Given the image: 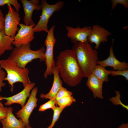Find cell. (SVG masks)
Segmentation results:
<instances>
[{
  "label": "cell",
  "mask_w": 128,
  "mask_h": 128,
  "mask_svg": "<svg viewBox=\"0 0 128 128\" xmlns=\"http://www.w3.org/2000/svg\"></svg>",
  "instance_id": "obj_35"
},
{
  "label": "cell",
  "mask_w": 128,
  "mask_h": 128,
  "mask_svg": "<svg viewBox=\"0 0 128 128\" xmlns=\"http://www.w3.org/2000/svg\"><path fill=\"white\" fill-rule=\"evenodd\" d=\"M44 13L42 12L40 19L33 28V31L35 33L44 31L47 32L49 30L48 24L50 19Z\"/></svg>",
  "instance_id": "obj_20"
},
{
  "label": "cell",
  "mask_w": 128,
  "mask_h": 128,
  "mask_svg": "<svg viewBox=\"0 0 128 128\" xmlns=\"http://www.w3.org/2000/svg\"><path fill=\"white\" fill-rule=\"evenodd\" d=\"M13 108H8V112L6 117L0 120L2 127L1 128H24L25 126L22 120L17 119L14 115Z\"/></svg>",
  "instance_id": "obj_15"
},
{
  "label": "cell",
  "mask_w": 128,
  "mask_h": 128,
  "mask_svg": "<svg viewBox=\"0 0 128 128\" xmlns=\"http://www.w3.org/2000/svg\"><path fill=\"white\" fill-rule=\"evenodd\" d=\"M35 25V23L27 26L20 23V28L14 38L12 45L15 47H18L30 43L35 38L33 28Z\"/></svg>",
  "instance_id": "obj_8"
},
{
  "label": "cell",
  "mask_w": 128,
  "mask_h": 128,
  "mask_svg": "<svg viewBox=\"0 0 128 128\" xmlns=\"http://www.w3.org/2000/svg\"><path fill=\"white\" fill-rule=\"evenodd\" d=\"M24 128H33L32 127L30 124H29L27 126V127H25Z\"/></svg>",
  "instance_id": "obj_33"
},
{
  "label": "cell",
  "mask_w": 128,
  "mask_h": 128,
  "mask_svg": "<svg viewBox=\"0 0 128 128\" xmlns=\"http://www.w3.org/2000/svg\"><path fill=\"white\" fill-rule=\"evenodd\" d=\"M110 74L113 76L121 75L124 77L128 80V69L122 70H110Z\"/></svg>",
  "instance_id": "obj_27"
},
{
  "label": "cell",
  "mask_w": 128,
  "mask_h": 128,
  "mask_svg": "<svg viewBox=\"0 0 128 128\" xmlns=\"http://www.w3.org/2000/svg\"><path fill=\"white\" fill-rule=\"evenodd\" d=\"M86 84L89 89L92 92L94 97L103 99V84L101 82L92 74L87 77Z\"/></svg>",
  "instance_id": "obj_16"
},
{
  "label": "cell",
  "mask_w": 128,
  "mask_h": 128,
  "mask_svg": "<svg viewBox=\"0 0 128 128\" xmlns=\"http://www.w3.org/2000/svg\"><path fill=\"white\" fill-rule=\"evenodd\" d=\"M0 66L4 69L7 73L5 80L8 81L11 86L10 91H14V84L19 82L22 83L24 87L31 83L28 74L29 72L27 68L20 67L13 60L8 58L0 60Z\"/></svg>",
  "instance_id": "obj_3"
},
{
  "label": "cell",
  "mask_w": 128,
  "mask_h": 128,
  "mask_svg": "<svg viewBox=\"0 0 128 128\" xmlns=\"http://www.w3.org/2000/svg\"><path fill=\"white\" fill-rule=\"evenodd\" d=\"M34 82H31L23 89L17 94L9 97H3L0 95V101L5 100L7 101L5 104L6 106H9L12 104L17 103L20 105L22 107L24 105L27 98L29 97L30 92L35 86Z\"/></svg>",
  "instance_id": "obj_11"
},
{
  "label": "cell",
  "mask_w": 128,
  "mask_h": 128,
  "mask_svg": "<svg viewBox=\"0 0 128 128\" xmlns=\"http://www.w3.org/2000/svg\"><path fill=\"white\" fill-rule=\"evenodd\" d=\"M6 73L0 66V92L2 91V88L4 87L6 84L3 81L6 77Z\"/></svg>",
  "instance_id": "obj_29"
},
{
  "label": "cell",
  "mask_w": 128,
  "mask_h": 128,
  "mask_svg": "<svg viewBox=\"0 0 128 128\" xmlns=\"http://www.w3.org/2000/svg\"><path fill=\"white\" fill-rule=\"evenodd\" d=\"M8 4L12 5L17 11H19L21 5L18 3L17 0H0V6H3Z\"/></svg>",
  "instance_id": "obj_26"
},
{
  "label": "cell",
  "mask_w": 128,
  "mask_h": 128,
  "mask_svg": "<svg viewBox=\"0 0 128 128\" xmlns=\"http://www.w3.org/2000/svg\"><path fill=\"white\" fill-rule=\"evenodd\" d=\"M31 43L23 45L13 48L8 58L16 62L20 67L25 68L33 60L39 59L41 62L45 61L46 49L44 46L40 49L33 50L30 48Z\"/></svg>",
  "instance_id": "obj_4"
},
{
  "label": "cell",
  "mask_w": 128,
  "mask_h": 128,
  "mask_svg": "<svg viewBox=\"0 0 128 128\" xmlns=\"http://www.w3.org/2000/svg\"><path fill=\"white\" fill-rule=\"evenodd\" d=\"M0 106H3V105L1 101H0Z\"/></svg>",
  "instance_id": "obj_34"
},
{
  "label": "cell",
  "mask_w": 128,
  "mask_h": 128,
  "mask_svg": "<svg viewBox=\"0 0 128 128\" xmlns=\"http://www.w3.org/2000/svg\"><path fill=\"white\" fill-rule=\"evenodd\" d=\"M112 44L110 48L109 55L106 59L97 61V64L105 68L110 66L112 67L114 70H122L128 69V64L125 61L121 62L117 59L115 57L113 51V45L114 39L112 40Z\"/></svg>",
  "instance_id": "obj_12"
},
{
  "label": "cell",
  "mask_w": 128,
  "mask_h": 128,
  "mask_svg": "<svg viewBox=\"0 0 128 128\" xmlns=\"http://www.w3.org/2000/svg\"><path fill=\"white\" fill-rule=\"evenodd\" d=\"M115 92L116 94V96L114 97H112L111 98H110L109 99L110 101L113 104L115 105H121L123 108L128 110V105H125L121 101L120 99L121 96L120 92L116 91H115Z\"/></svg>",
  "instance_id": "obj_24"
},
{
  "label": "cell",
  "mask_w": 128,
  "mask_h": 128,
  "mask_svg": "<svg viewBox=\"0 0 128 128\" xmlns=\"http://www.w3.org/2000/svg\"><path fill=\"white\" fill-rule=\"evenodd\" d=\"M24 9L25 15L23 17L24 24L27 26L33 25L35 23L32 18L33 11L35 10H41L40 1L38 0H21Z\"/></svg>",
  "instance_id": "obj_13"
},
{
  "label": "cell",
  "mask_w": 128,
  "mask_h": 128,
  "mask_svg": "<svg viewBox=\"0 0 128 128\" xmlns=\"http://www.w3.org/2000/svg\"><path fill=\"white\" fill-rule=\"evenodd\" d=\"M55 27V25H53L50 27L47 32L45 41L46 47L45 56L46 69L44 73V77L45 78H47L49 75L52 74V69L56 66L53 55L54 47L56 41L54 34Z\"/></svg>",
  "instance_id": "obj_5"
},
{
  "label": "cell",
  "mask_w": 128,
  "mask_h": 128,
  "mask_svg": "<svg viewBox=\"0 0 128 128\" xmlns=\"http://www.w3.org/2000/svg\"><path fill=\"white\" fill-rule=\"evenodd\" d=\"M55 65L60 77L68 85L75 86L82 81L83 77V73L72 49L60 52Z\"/></svg>",
  "instance_id": "obj_1"
},
{
  "label": "cell",
  "mask_w": 128,
  "mask_h": 128,
  "mask_svg": "<svg viewBox=\"0 0 128 128\" xmlns=\"http://www.w3.org/2000/svg\"><path fill=\"white\" fill-rule=\"evenodd\" d=\"M64 3L61 1H59L54 4H48L46 0H41L40 5L41 10L49 18L56 11H58L64 7Z\"/></svg>",
  "instance_id": "obj_17"
},
{
  "label": "cell",
  "mask_w": 128,
  "mask_h": 128,
  "mask_svg": "<svg viewBox=\"0 0 128 128\" xmlns=\"http://www.w3.org/2000/svg\"><path fill=\"white\" fill-rule=\"evenodd\" d=\"M110 1L112 4V9H114L118 4H121L125 8L128 9V0H111Z\"/></svg>",
  "instance_id": "obj_28"
},
{
  "label": "cell",
  "mask_w": 128,
  "mask_h": 128,
  "mask_svg": "<svg viewBox=\"0 0 128 128\" xmlns=\"http://www.w3.org/2000/svg\"><path fill=\"white\" fill-rule=\"evenodd\" d=\"M8 11L5 18L4 30L6 35L14 38L19 29L18 26L21 18L18 12L11 6L7 5Z\"/></svg>",
  "instance_id": "obj_6"
},
{
  "label": "cell",
  "mask_w": 128,
  "mask_h": 128,
  "mask_svg": "<svg viewBox=\"0 0 128 128\" xmlns=\"http://www.w3.org/2000/svg\"><path fill=\"white\" fill-rule=\"evenodd\" d=\"M65 108L64 107L55 106L52 109L53 114L50 124L46 128H53L56 122L59 119L61 112Z\"/></svg>",
  "instance_id": "obj_22"
},
{
  "label": "cell",
  "mask_w": 128,
  "mask_h": 128,
  "mask_svg": "<svg viewBox=\"0 0 128 128\" xmlns=\"http://www.w3.org/2000/svg\"><path fill=\"white\" fill-rule=\"evenodd\" d=\"M110 70L106 69L105 68L98 64H97L92 71L91 74L94 75L101 82H107L108 76L110 74Z\"/></svg>",
  "instance_id": "obj_19"
},
{
  "label": "cell",
  "mask_w": 128,
  "mask_h": 128,
  "mask_svg": "<svg viewBox=\"0 0 128 128\" xmlns=\"http://www.w3.org/2000/svg\"><path fill=\"white\" fill-rule=\"evenodd\" d=\"M66 28L67 31V36L70 38L72 43L88 42V38L91 30V26L73 27L67 26Z\"/></svg>",
  "instance_id": "obj_10"
},
{
  "label": "cell",
  "mask_w": 128,
  "mask_h": 128,
  "mask_svg": "<svg viewBox=\"0 0 128 128\" xmlns=\"http://www.w3.org/2000/svg\"><path fill=\"white\" fill-rule=\"evenodd\" d=\"M112 33L99 25H93L91 27V32L87 41L90 44H95V49H98L101 42L104 43L108 41V37Z\"/></svg>",
  "instance_id": "obj_9"
},
{
  "label": "cell",
  "mask_w": 128,
  "mask_h": 128,
  "mask_svg": "<svg viewBox=\"0 0 128 128\" xmlns=\"http://www.w3.org/2000/svg\"><path fill=\"white\" fill-rule=\"evenodd\" d=\"M5 18L3 14L0 9V32L4 30Z\"/></svg>",
  "instance_id": "obj_31"
},
{
  "label": "cell",
  "mask_w": 128,
  "mask_h": 128,
  "mask_svg": "<svg viewBox=\"0 0 128 128\" xmlns=\"http://www.w3.org/2000/svg\"><path fill=\"white\" fill-rule=\"evenodd\" d=\"M8 107L0 106V120L6 117Z\"/></svg>",
  "instance_id": "obj_30"
},
{
  "label": "cell",
  "mask_w": 128,
  "mask_h": 128,
  "mask_svg": "<svg viewBox=\"0 0 128 128\" xmlns=\"http://www.w3.org/2000/svg\"><path fill=\"white\" fill-rule=\"evenodd\" d=\"M38 90L37 87H35L32 90L26 103L16 113L17 117L22 120L25 127L29 124V119L30 116L37 105L38 99L36 97V95Z\"/></svg>",
  "instance_id": "obj_7"
},
{
  "label": "cell",
  "mask_w": 128,
  "mask_h": 128,
  "mask_svg": "<svg viewBox=\"0 0 128 128\" xmlns=\"http://www.w3.org/2000/svg\"><path fill=\"white\" fill-rule=\"evenodd\" d=\"M72 50L83 73V77L87 78L97 64L98 53L88 42H76Z\"/></svg>",
  "instance_id": "obj_2"
},
{
  "label": "cell",
  "mask_w": 128,
  "mask_h": 128,
  "mask_svg": "<svg viewBox=\"0 0 128 128\" xmlns=\"http://www.w3.org/2000/svg\"><path fill=\"white\" fill-rule=\"evenodd\" d=\"M56 101L55 99H50L40 106L38 110L40 111H43L50 109H52L55 107Z\"/></svg>",
  "instance_id": "obj_25"
},
{
  "label": "cell",
  "mask_w": 128,
  "mask_h": 128,
  "mask_svg": "<svg viewBox=\"0 0 128 128\" xmlns=\"http://www.w3.org/2000/svg\"><path fill=\"white\" fill-rule=\"evenodd\" d=\"M52 73L53 75V80L52 87L47 94H40V97L41 98L55 99L56 94L62 87L63 81L60 78L58 69L56 66L53 68Z\"/></svg>",
  "instance_id": "obj_14"
},
{
  "label": "cell",
  "mask_w": 128,
  "mask_h": 128,
  "mask_svg": "<svg viewBox=\"0 0 128 128\" xmlns=\"http://www.w3.org/2000/svg\"><path fill=\"white\" fill-rule=\"evenodd\" d=\"M72 92L62 87L56 94L55 99L57 101L63 97L72 96Z\"/></svg>",
  "instance_id": "obj_23"
},
{
  "label": "cell",
  "mask_w": 128,
  "mask_h": 128,
  "mask_svg": "<svg viewBox=\"0 0 128 128\" xmlns=\"http://www.w3.org/2000/svg\"><path fill=\"white\" fill-rule=\"evenodd\" d=\"M14 40V38L5 34L4 30L0 32V57L5 51L13 50L12 43Z\"/></svg>",
  "instance_id": "obj_18"
},
{
  "label": "cell",
  "mask_w": 128,
  "mask_h": 128,
  "mask_svg": "<svg viewBox=\"0 0 128 128\" xmlns=\"http://www.w3.org/2000/svg\"><path fill=\"white\" fill-rule=\"evenodd\" d=\"M76 101L73 96H69L61 98L56 101V104L58 105L59 107L65 108L67 106L70 105Z\"/></svg>",
  "instance_id": "obj_21"
},
{
  "label": "cell",
  "mask_w": 128,
  "mask_h": 128,
  "mask_svg": "<svg viewBox=\"0 0 128 128\" xmlns=\"http://www.w3.org/2000/svg\"><path fill=\"white\" fill-rule=\"evenodd\" d=\"M119 128H128V123L122 124L119 127Z\"/></svg>",
  "instance_id": "obj_32"
}]
</instances>
